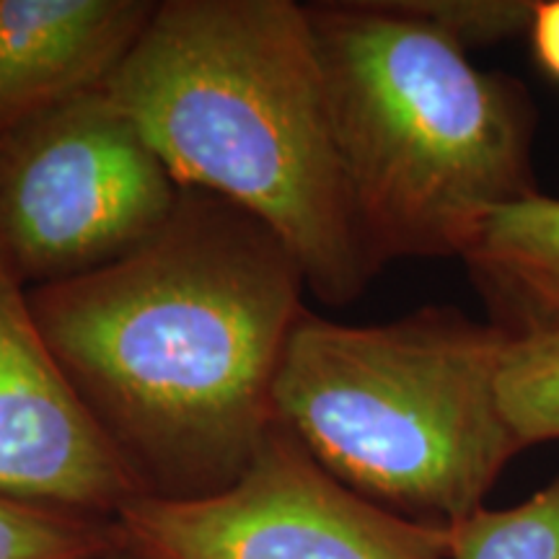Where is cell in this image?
<instances>
[{
  "mask_svg": "<svg viewBox=\"0 0 559 559\" xmlns=\"http://www.w3.org/2000/svg\"><path fill=\"white\" fill-rule=\"evenodd\" d=\"M528 39L542 70L559 81V0H536Z\"/></svg>",
  "mask_w": 559,
  "mask_h": 559,
  "instance_id": "obj_14",
  "label": "cell"
},
{
  "mask_svg": "<svg viewBox=\"0 0 559 559\" xmlns=\"http://www.w3.org/2000/svg\"><path fill=\"white\" fill-rule=\"evenodd\" d=\"M107 559H143V557H140L138 551L130 547V544H124V547H122L120 551H115V555L107 557Z\"/></svg>",
  "mask_w": 559,
  "mask_h": 559,
  "instance_id": "obj_15",
  "label": "cell"
},
{
  "mask_svg": "<svg viewBox=\"0 0 559 559\" xmlns=\"http://www.w3.org/2000/svg\"><path fill=\"white\" fill-rule=\"evenodd\" d=\"M124 544L117 519L0 498V559H107Z\"/></svg>",
  "mask_w": 559,
  "mask_h": 559,
  "instance_id": "obj_11",
  "label": "cell"
},
{
  "mask_svg": "<svg viewBox=\"0 0 559 559\" xmlns=\"http://www.w3.org/2000/svg\"><path fill=\"white\" fill-rule=\"evenodd\" d=\"M396 5L466 52L528 34L536 11V0H396Z\"/></svg>",
  "mask_w": 559,
  "mask_h": 559,
  "instance_id": "obj_13",
  "label": "cell"
},
{
  "mask_svg": "<svg viewBox=\"0 0 559 559\" xmlns=\"http://www.w3.org/2000/svg\"><path fill=\"white\" fill-rule=\"evenodd\" d=\"M461 262L510 340L559 337V198L534 192L495 210Z\"/></svg>",
  "mask_w": 559,
  "mask_h": 559,
  "instance_id": "obj_9",
  "label": "cell"
},
{
  "mask_svg": "<svg viewBox=\"0 0 559 559\" xmlns=\"http://www.w3.org/2000/svg\"><path fill=\"white\" fill-rule=\"evenodd\" d=\"M117 523L143 559H451L449 531L360 498L277 419L228 487L140 495Z\"/></svg>",
  "mask_w": 559,
  "mask_h": 559,
  "instance_id": "obj_6",
  "label": "cell"
},
{
  "mask_svg": "<svg viewBox=\"0 0 559 559\" xmlns=\"http://www.w3.org/2000/svg\"><path fill=\"white\" fill-rule=\"evenodd\" d=\"M332 132L362 247L461 260L495 210L539 192L528 88L396 0L311 3Z\"/></svg>",
  "mask_w": 559,
  "mask_h": 559,
  "instance_id": "obj_3",
  "label": "cell"
},
{
  "mask_svg": "<svg viewBox=\"0 0 559 559\" xmlns=\"http://www.w3.org/2000/svg\"><path fill=\"white\" fill-rule=\"evenodd\" d=\"M451 559H559V474L526 500L449 528Z\"/></svg>",
  "mask_w": 559,
  "mask_h": 559,
  "instance_id": "obj_10",
  "label": "cell"
},
{
  "mask_svg": "<svg viewBox=\"0 0 559 559\" xmlns=\"http://www.w3.org/2000/svg\"><path fill=\"white\" fill-rule=\"evenodd\" d=\"M104 91L181 190L262 221L306 290L330 306L366 290L379 270L349 205L306 5L164 0Z\"/></svg>",
  "mask_w": 559,
  "mask_h": 559,
  "instance_id": "obj_2",
  "label": "cell"
},
{
  "mask_svg": "<svg viewBox=\"0 0 559 559\" xmlns=\"http://www.w3.org/2000/svg\"><path fill=\"white\" fill-rule=\"evenodd\" d=\"M304 290L298 262L262 221L181 190L130 254L26 296L143 495L200 498L239 479L275 425Z\"/></svg>",
  "mask_w": 559,
  "mask_h": 559,
  "instance_id": "obj_1",
  "label": "cell"
},
{
  "mask_svg": "<svg viewBox=\"0 0 559 559\" xmlns=\"http://www.w3.org/2000/svg\"><path fill=\"white\" fill-rule=\"evenodd\" d=\"M140 495L0 260V498L117 519Z\"/></svg>",
  "mask_w": 559,
  "mask_h": 559,
  "instance_id": "obj_7",
  "label": "cell"
},
{
  "mask_svg": "<svg viewBox=\"0 0 559 559\" xmlns=\"http://www.w3.org/2000/svg\"><path fill=\"white\" fill-rule=\"evenodd\" d=\"M153 11V0H0V143L107 88Z\"/></svg>",
  "mask_w": 559,
  "mask_h": 559,
  "instance_id": "obj_8",
  "label": "cell"
},
{
  "mask_svg": "<svg viewBox=\"0 0 559 559\" xmlns=\"http://www.w3.org/2000/svg\"><path fill=\"white\" fill-rule=\"evenodd\" d=\"M500 402L523 449L559 440V337L508 342Z\"/></svg>",
  "mask_w": 559,
  "mask_h": 559,
  "instance_id": "obj_12",
  "label": "cell"
},
{
  "mask_svg": "<svg viewBox=\"0 0 559 559\" xmlns=\"http://www.w3.org/2000/svg\"><path fill=\"white\" fill-rule=\"evenodd\" d=\"M181 198L164 160L107 91L0 143V260L26 290L130 254Z\"/></svg>",
  "mask_w": 559,
  "mask_h": 559,
  "instance_id": "obj_5",
  "label": "cell"
},
{
  "mask_svg": "<svg viewBox=\"0 0 559 559\" xmlns=\"http://www.w3.org/2000/svg\"><path fill=\"white\" fill-rule=\"evenodd\" d=\"M508 342L453 306L383 324L304 309L280 360L275 417L360 498L449 531L485 508L523 451L500 402Z\"/></svg>",
  "mask_w": 559,
  "mask_h": 559,
  "instance_id": "obj_4",
  "label": "cell"
}]
</instances>
